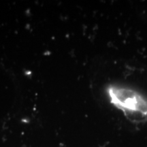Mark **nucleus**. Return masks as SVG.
<instances>
[{
  "mask_svg": "<svg viewBox=\"0 0 147 147\" xmlns=\"http://www.w3.org/2000/svg\"><path fill=\"white\" fill-rule=\"evenodd\" d=\"M110 104L134 121H147V97L127 86L109 84L106 88Z\"/></svg>",
  "mask_w": 147,
  "mask_h": 147,
  "instance_id": "f257e3e1",
  "label": "nucleus"
}]
</instances>
